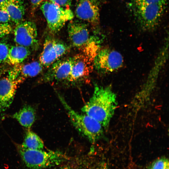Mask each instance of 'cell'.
I'll return each mask as SVG.
<instances>
[{
  "mask_svg": "<svg viewBox=\"0 0 169 169\" xmlns=\"http://www.w3.org/2000/svg\"><path fill=\"white\" fill-rule=\"evenodd\" d=\"M12 26L8 23H0V38L10 34L12 31Z\"/></svg>",
  "mask_w": 169,
  "mask_h": 169,
  "instance_id": "obj_22",
  "label": "cell"
},
{
  "mask_svg": "<svg viewBox=\"0 0 169 169\" xmlns=\"http://www.w3.org/2000/svg\"><path fill=\"white\" fill-rule=\"evenodd\" d=\"M69 46L63 42L51 36H47L40 55L39 62L44 67L49 68L68 52Z\"/></svg>",
  "mask_w": 169,
  "mask_h": 169,
  "instance_id": "obj_8",
  "label": "cell"
},
{
  "mask_svg": "<svg viewBox=\"0 0 169 169\" xmlns=\"http://www.w3.org/2000/svg\"><path fill=\"white\" fill-rule=\"evenodd\" d=\"M0 4L7 11L11 20L16 25L23 21L25 10L22 0H6Z\"/></svg>",
  "mask_w": 169,
  "mask_h": 169,
  "instance_id": "obj_15",
  "label": "cell"
},
{
  "mask_svg": "<svg viewBox=\"0 0 169 169\" xmlns=\"http://www.w3.org/2000/svg\"><path fill=\"white\" fill-rule=\"evenodd\" d=\"M58 95L72 123L79 133L92 144L101 137L103 127L99 122L86 114H81L75 111L64 97L59 94Z\"/></svg>",
  "mask_w": 169,
  "mask_h": 169,
  "instance_id": "obj_3",
  "label": "cell"
},
{
  "mask_svg": "<svg viewBox=\"0 0 169 169\" xmlns=\"http://www.w3.org/2000/svg\"><path fill=\"white\" fill-rule=\"evenodd\" d=\"M49 1L65 8H69L71 5V0H49Z\"/></svg>",
  "mask_w": 169,
  "mask_h": 169,
  "instance_id": "obj_24",
  "label": "cell"
},
{
  "mask_svg": "<svg viewBox=\"0 0 169 169\" xmlns=\"http://www.w3.org/2000/svg\"><path fill=\"white\" fill-rule=\"evenodd\" d=\"M123 58L118 51L109 48L100 49L94 59L93 66L99 73L106 74L119 70L123 64Z\"/></svg>",
  "mask_w": 169,
  "mask_h": 169,
  "instance_id": "obj_7",
  "label": "cell"
},
{
  "mask_svg": "<svg viewBox=\"0 0 169 169\" xmlns=\"http://www.w3.org/2000/svg\"><path fill=\"white\" fill-rule=\"evenodd\" d=\"M2 73L1 72H0V76L1 75Z\"/></svg>",
  "mask_w": 169,
  "mask_h": 169,
  "instance_id": "obj_28",
  "label": "cell"
},
{
  "mask_svg": "<svg viewBox=\"0 0 169 169\" xmlns=\"http://www.w3.org/2000/svg\"><path fill=\"white\" fill-rule=\"evenodd\" d=\"M10 20L7 11L0 4V23H8Z\"/></svg>",
  "mask_w": 169,
  "mask_h": 169,
  "instance_id": "obj_23",
  "label": "cell"
},
{
  "mask_svg": "<svg viewBox=\"0 0 169 169\" xmlns=\"http://www.w3.org/2000/svg\"><path fill=\"white\" fill-rule=\"evenodd\" d=\"M28 129L25 134L22 146L30 149H43L44 145L42 140L36 134L29 129Z\"/></svg>",
  "mask_w": 169,
  "mask_h": 169,
  "instance_id": "obj_18",
  "label": "cell"
},
{
  "mask_svg": "<svg viewBox=\"0 0 169 169\" xmlns=\"http://www.w3.org/2000/svg\"><path fill=\"white\" fill-rule=\"evenodd\" d=\"M41 9L49 31L53 34L59 32L67 22L74 17L73 12L69 8L61 7L49 1L44 2Z\"/></svg>",
  "mask_w": 169,
  "mask_h": 169,
  "instance_id": "obj_5",
  "label": "cell"
},
{
  "mask_svg": "<svg viewBox=\"0 0 169 169\" xmlns=\"http://www.w3.org/2000/svg\"><path fill=\"white\" fill-rule=\"evenodd\" d=\"M117 106L116 96L111 85L103 86L95 84L92 96L82 108L81 110L106 129Z\"/></svg>",
  "mask_w": 169,
  "mask_h": 169,
  "instance_id": "obj_1",
  "label": "cell"
},
{
  "mask_svg": "<svg viewBox=\"0 0 169 169\" xmlns=\"http://www.w3.org/2000/svg\"><path fill=\"white\" fill-rule=\"evenodd\" d=\"M68 33L72 45L82 53L101 42L97 36L90 35L87 25L80 21H71L68 26Z\"/></svg>",
  "mask_w": 169,
  "mask_h": 169,
  "instance_id": "obj_6",
  "label": "cell"
},
{
  "mask_svg": "<svg viewBox=\"0 0 169 169\" xmlns=\"http://www.w3.org/2000/svg\"><path fill=\"white\" fill-rule=\"evenodd\" d=\"M168 0H130L129 3L137 5L160 4L166 5Z\"/></svg>",
  "mask_w": 169,
  "mask_h": 169,
  "instance_id": "obj_20",
  "label": "cell"
},
{
  "mask_svg": "<svg viewBox=\"0 0 169 169\" xmlns=\"http://www.w3.org/2000/svg\"><path fill=\"white\" fill-rule=\"evenodd\" d=\"M9 48L4 42H0V64L6 62Z\"/></svg>",
  "mask_w": 169,
  "mask_h": 169,
  "instance_id": "obj_21",
  "label": "cell"
},
{
  "mask_svg": "<svg viewBox=\"0 0 169 169\" xmlns=\"http://www.w3.org/2000/svg\"><path fill=\"white\" fill-rule=\"evenodd\" d=\"M30 49L17 45L9 49L6 63L13 65L20 64L30 54Z\"/></svg>",
  "mask_w": 169,
  "mask_h": 169,
  "instance_id": "obj_17",
  "label": "cell"
},
{
  "mask_svg": "<svg viewBox=\"0 0 169 169\" xmlns=\"http://www.w3.org/2000/svg\"><path fill=\"white\" fill-rule=\"evenodd\" d=\"M6 0H0V3H2L4 2V1H5Z\"/></svg>",
  "mask_w": 169,
  "mask_h": 169,
  "instance_id": "obj_27",
  "label": "cell"
},
{
  "mask_svg": "<svg viewBox=\"0 0 169 169\" xmlns=\"http://www.w3.org/2000/svg\"><path fill=\"white\" fill-rule=\"evenodd\" d=\"M44 0H30L31 10L34 12L36 9L44 2Z\"/></svg>",
  "mask_w": 169,
  "mask_h": 169,
  "instance_id": "obj_25",
  "label": "cell"
},
{
  "mask_svg": "<svg viewBox=\"0 0 169 169\" xmlns=\"http://www.w3.org/2000/svg\"><path fill=\"white\" fill-rule=\"evenodd\" d=\"M75 14L79 20L92 25H98L100 20V9L98 0H77Z\"/></svg>",
  "mask_w": 169,
  "mask_h": 169,
  "instance_id": "obj_10",
  "label": "cell"
},
{
  "mask_svg": "<svg viewBox=\"0 0 169 169\" xmlns=\"http://www.w3.org/2000/svg\"><path fill=\"white\" fill-rule=\"evenodd\" d=\"M12 117L22 126L29 129L35 120L36 112L31 106L25 105L14 114Z\"/></svg>",
  "mask_w": 169,
  "mask_h": 169,
  "instance_id": "obj_16",
  "label": "cell"
},
{
  "mask_svg": "<svg viewBox=\"0 0 169 169\" xmlns=\"http://www.w3.org/2000/svg\"><path fill=\"white\" fill-rule=\"evenodd\" d=\"M14 42L17 45L33 49L38 46L37 29L35 23L23 21L16 25L14 31Z\"/></svg>",
  "mask_w": 169,
  "mask_h": 169,
  "instance_id": "obj_9",
  "label": "cell"
},
{
  "mask_svg": "<svg viewBox=\"0 0 169 169\" xmlns=\"http://www.w3.org/2000/svg\"><path fill=\"white\" fill-rule=\"evenodd\" d=\"M74 62V56L58 60L49 68L44 74L42 80L44 82L67 80L70 75Z\"/></svg>",
  "mask_w": 169,
  "mask_h": 169,
  "instance_id": "obj_11",
  "label": "cell"
},
{
  "mask_svg": "<svg viewBox=\"0 0 169 169\" xmlns=\"http://www.w3.org/2000/svg\"><path fill=\"white\" fill-rule=\"evenodd\" d=\"M59 169H78L74 166L68 165L63 166Z\"/></svg>",
  "mask_w": 169,
  "mask_h": 169,
  "instance_id": "obj_26",
  "label": "cell"
},
{
  "mask_svg": "<svg viewBox=\"0 0 169 169\" xmlns=\"http://www.w3.org/2000/svg\"><path fill=\"white\" fill-rule=\"evenodd\" d=\"M43 67L39 61H37L24 64H17L9 70L8 77L13 80L23 82L26 78L34 77L39 74Z\"/></svg>",
  "mask_w": 169,
  "mask_h": 169,
  "instance_id": "obj_13",
  "label": "cell"
},
{
  "mask_svg": "<svg viewBox=\"0 0 169 169\" xmlns=\"http://www.w3.org/2000/svg\"><path fill=\"white\" fill-rule=\"evenodd\" d=\"M17 149L25 165L30 169H42L59 165L68 159L61 152L33 150L17 146Z\"/></svg>",
  "mask_w": 169,
  "mask_h": 169,
  "instance_id": "obj_2",
  "label": "cell"
},
{
  "mask_svg": "<svg viewBox=\"0 0 169 169\" xmlns=\"http://www.w3.org/2000/svg\"><path fill=\"white\" fill-rule=\"evenodd\" d=\"M74 57L73 64L67 80L71 83L82 81L86 78L94 67V60L83 53L76 55Z\"/></svg>",
  "mask_w": 169,
  "mask_h": 169,
  "instance_id": "obj_12",
  "label": "cell"
},
{
  "mask_svg": "<svg viewBox=\"0 0 169 169\" xmlns=\"http://www.w3.org/2000/svg\"><path fill=\"white\" fill-rule=\"evenodd\" d=\"M22 82L8 76L0 80V114L5 111L12 103L18 86Z\"/></svg>",
  "mask_w": 169,
  "mask_h": 169,
  "instance_id": "obj_14",
  "label": "cell"
},
{
  "mask_svg": "<svg viewBox=\"0 0 169 169\" xmlns=\"http://www.w3.org/2000/svg\"><path fill=\"white\" fill-rule=\"evenodd\" d=\"M149 169H169L168 160L165 157L159 158L151 164Z\"/></svg>",
  "mask_w": 169,
  "mask_h": 169,
  "instance_id": "obj_19",
  "label": "cell"
},
{
  "mask_svg": "<svg viewBox=\"0 0 169 169\" xmlns=\"http://www.w3.org/2000/svg\"><path fill=\"white\" fill-rule=\"evenodd\" d=\"M166 5H137L128 3L127 7L139 29L150 32L159 26Z\"/></svg>",
  "mask_w": 169,
  "mask_h": 169,
  "instance_id": "obj_4",
  "label": "cell"
}]
</instances>
